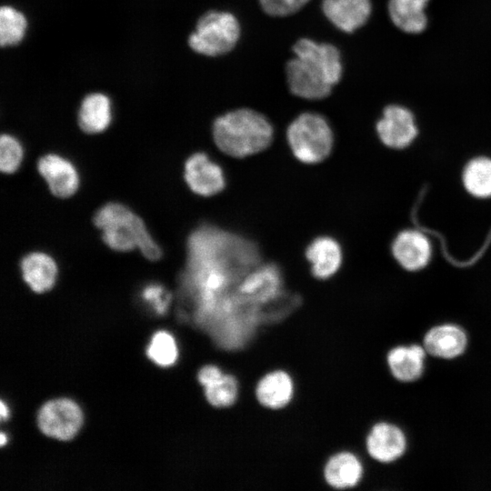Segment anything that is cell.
<instances>
[{
  "instance_id": "obj_1",
  "label": "cell",
  "mask_w": 491,
  "mask_h": 491,
  "mask_svg": "<svg viewBox=\"0 0 491 491\" xmlns=\"http://www.w3.org/2000/svg\"><path fill=\"white\" fill-rule=\"evenodd\" d=\"M259 262L256 246L211 225L195 230L187 242V263L182 283L194 298L201 320Z\"/></svg>"
},
{
  "instance_id": "obj_2",
  "label": "cell",
  "mask_w": 491,
  "mask_h": 491,
  "mask_svg": "<svg viewBox=\"0 0 491 491\" xmlns=\"http://www.w3.org/2000/svg\"><path fill=\"white\" fill-rule=\"evenodd\" d=\"M215 144L225 154L242 158L269 146L274 129L268 119L253 109L238 108L218 116L213 123Z\"/></svg>"
},
{
  "instance_id": "obj_3",
  "label": "cell",
  "mask_w": 491,
  "mask_h": 491,
  "mask_svg": "<svg viewBox=\"0 0 491 491\" xmlns=\"http://www.w3.org/2000/svg\"><path fill=\"white\" fill-rule=\"evenodd\" d=\"M94 223L102 231L104 243L118 252L139 248L148 260L161 258L162 250L152 238L143 220L125 205L110 202L95 214Z\"/></svg>"
},
{
  "instance_id": "obj_4",
  "label": "cell",
  "mask_w": 491,
  "mask_h": 491,
  "mask_svg": "<svg viewBox=\"0 0 491 491\" xmlns=\"http://www.w3.org/2000/svg\"><path fill=\"white\" fill-rule=\"evenodd\" d=\"M286 138L294 155L306 164H316L326 159L334 145L328 122L313 112L296 117L287 127Z\"/></svg>"
},
{
  "instance_id": "obj_5",
  "label": "cell",
  "mask_w": 491,
  "mask_h": 491,
  "mask_svg": "<svg viewBox=\"0 0 491 491\" xmlns=\"http://www.w3.org/2000/svg\"><path fill=\"white\" fill-rule=\"evenodd\" d=\"M240 24L230 12L209 11L197 21L188 45L195 53L218 56L229 53L240 37Z\"/></svg>"
},
{
  "instance_id": "obj_6",
  "label": "cell",
  "mask_w": 491,
  "mask_h": 491,
  "mask_svg": "<svg viewBox=\"0 0 491 491\" xmlns=\"http://www.w3.org/2000/svg\"><path fill=\"white\" fill-rule=\"evenodd\" d=\"M295 56L302 60L325 82L334 86L343 74L339 50L328 43H317L308 38L298 39L293 45Z\"/></svg>"
},
{
  "instance_id": "obj_7",
  "label": "cell",
  "mask_w": 491,
  "mask_h": 491,
  "mask_svg": "<svg viewBox=\"0 0 491 491\" xmlns=\"http://www.w3.org/2000/svg\"><path fill=\"white\" fill-rule=\"evenodd\" d=\"M83 415L78 406L69 399H55L39 410L37 423L45 436L59 439L73 438L81 427Z\"/></svg>"
},
{
  "instance_id": "obj_8",
  "label": "cell",
  "mask_w": 491,
  "mask_h": 491,
  "mask_svg": "<svg viewBox=\"0 0 491 491\" xmlns=\"http://www.w3.org/2000/svg\"><path fill=\"white\" fill-rule=\"evenodd\" d=\"M376 129L380 141L388 148L402 150L410 146L418 135L413 113L398 105L386 106Z\"/></svg>"
},
{
  "instance_id": "obj_9",
  "label": "cell",
  "mask_w": 491,
  "mask_h": 491,
  "mask_svg": "<svg viewBox=\"0 0 491 491\" xmlns=\"http://www.w3.org/2000/svg\"><path fill=\"white\" fill-rule=\"evenodd\" d=\"M366 455L378 464H391L406 452L407 441L403 430L390 422L374 423L365 437Z\"/></svg>"
},
{
  "instance_id": "obj_10",
  "label": "cell",
  "mask_w": 491,
  "mask_h": 491,
  "mask_svg": "<svg viewBox=\"0 0 491 491\" xmlns=\"http://www.w3.org/2000/svg\"><path fill=\"white\" fill-rule=\"evenodd\" d=\"M366 475L362 456L351 450H341L331 455L323 467L326 484L333 491L355 490Z\"/></svg>"
},
{
  "instance_id": "obj_11",
  "label": "cell",
  "mask_w": 491,
  "mask_h": 491,
  "mask_svg": "<svg viewBox=\"0 0 491 491\" xmlns=\"http://www.w3.org/2000/svg\"><path fill=\"white\" fill-rule=\"evenodd\" d=\"M391 251L396 263L408 272L423 270L433 256L429 237L416 228L401 230L392 242Z\"/></svg>"
},
{
  "instance_id": "obj_12",
  "label": "cell",
  "mask_w": 491,
  "mask_h": 491,
  "mask_svg": "<svg viewBox=\"0 0 491 491\" xmlns=\"http://www.w3.org/2000/svg\"><path fill=\"white\" fill-rule=\"evenodd\" d=\"M184 177L189 188L196 195L211 196L220 193L225 185L221 166L205 153L197 152L185 163Z\"/></svg>"
},
{
  "instance_id": "obj_13",
  "label": "cell",
  "mask_w": 491,
  "mask_h": 491,
  "mask_svg": "<svg viewBox=\"0 0 491 491\" xmlns=\"http://www.w3.org/2000/svg\"><path fill=\"white\" fill-rule=\"evenodd\" d=\"M296 384L291 374L282 368L263 375L256 384L255 396L260 406L270 410H282L294 399Z\"/></svg>"
},
{
  "instance_id": "obj_14",
  "label": "cell",
  "mask_w": 491,
  "mask_h": 491,
  "mask_svg": "<svg viewBox=\"0 0 491 491\" xmlns=\"http://www.w3.org/2000/svg\"><path fill=\"white\" fill-rule=\"evenodd\" d=\"M37 170L45 179L50 192L60 198L73 195L79 187V174L72 162L56 154L39 158Z\"/></svg>"
},
{
  "instance_id": "obj_15",
  "label": "cell",
  "mask_w": 491,
  "mask_h": 491,
  "mask_svg": "<svg viewBox=\"0 0 491 491\" xmlns=\"http://www.w3.org/2000/svg\"><path fill=\"white\" fill-rule=\"evenodd\" d=\"M423 346L428 355L436 358L451 360L466 351L467 336L457 325L441 324L426 333Z\"/></svg>"
},
{
  "instance_id": "obj_16",
  "label": "cell",
  "mask_w": 491,
  "mask_h": 491,
  "mask_svg": "<svg viewBox=\"0 0 491 491\" xmlns=\"http://www.w3.org/2000/svg\"><path fill=\"white\" fill-rule=\"evenodd\" d=\"M285 72L289 91L296 96L307 100H320L327 97L332 92L333 86L296 56L287 61Z\"/></svg>"
},
{
  "instance_id": "obj_17",
  "label": "cell",
  "mask_w": 491,
  "mask_h": 491,
  "mask_svg": "<svg viewBox=\"0 0 491 491\" xmlns=\"http://www.w3.org/2000/svg\"><path fill=\"white\" fill-rule=\"evenodd\" d=\"M321 8L329 22L346 33L363 26L372 10L370 0H323Z\"/></svg>"
},
{
  "instance_id": "obj_18",
  "label": "cell",
  "mask_w": 491,
  "mask_h": 491,
  "mask_svg": "<svg viewBox=\"0 0 491 491\" xmlns=\"http://www.w3.org/2000/svg\"><path fill=\"white\" fill-rule=\"evenodd\" d=\"M426 354L420 345L396 346L387 352L386 366L396 380L415 382L423 375Z\"/></svg>"
},
{
  "instance_id": "obj_19",
  "label": "cell",
  "mask_w": 491,
  "mask_h": 491,
  "mask_svg": "<svg viewBox=\"0 0 491 491\" xmlns=\"http://www.w3.org/2000/svg\"><path fill=\"white\" fill-rule=\"evenodd\" d=\"M311 273L318 280H327L339 270L342 264L340 245L330 236L313 240L306 250Z\"/></svg>"
},
{
  "instance_id": "obj_20",
  "label": "cell",
  "mask_w": 491,
  "mask_h": 491,
  "mask_svg": "<svg viewBox=\"0 0 491 491\" xmlns=\"http://www.w3.org/2000/svg\"><path fill=\"white\" fill-rule=\"evenodd\" d=\"M23 279L36 293L50 290L58 273L55 259L45 252L35 251L25 255L20 263Z\"/></svg>"
},
{
  "instance_id": "obj_21",
  "label": "cell",
  "mask_w": 491,
  "mask_h": 491,
  "mask_svg": "<svg viewBox=\"0 0 491 491\" xmlns=\"http://www.w3.org/2000/svg\"><path fill=\"white\" fill-rule=\"evenodd\" d=\"M112 120L111 103L102 93H92L85 96L78 111L77 122L86 134L105 131Z\"/></svg>"
},
{
  "instance_id": "obj_22",
  "label": "cell",
  "mask_w": 491,
  "mask_h": 491,
  "mask_svg": "<svg viewBox=\"0 0 491 491\" xmlns=\"http://www.w3.org/2000/svg\"><path fill=\"white\" fill-rule=\"evenodd\" d=\"M461 180L466 192L473 198L491 199V157L471 158L462 170Z\"/></svg>"
},
{
  "instance_id": "obj_23",
  "label": "cell",
  "mask_w": 491,
  "mask_h": 491,
  "mask_svg": "<svg viewBox=\"0 0 491 491\" xmlns=\"http://www.w3.org/2000/svg\"><path fill=\"white\" fill-rule=\"evenodd\" d=\"M429 0H389L388 13L394 25L409 34L425 30L427 18L425 7Z\"/></svg>"
},
{
  "instance_id": "obj_24",
  "label": "cell",
  "mask_w": 491,
  "mask_h": 491,
  "mask_svg": "<svg viewBox=\"0 0 491 491\" xmlns=\"http://www.w3.org/2000/svg\"><path fill=\"white\" fill-rule=\"evenodd\" d=\"M203 395L210 406L217 409L229 408L239 398V380L233 374L225 372L218 381L204 388Z\"/></svg>"
},
{
  "instance_id": "obj_25",
  "label": "cell",
  "mask_w": 491,
  "mask_h": 491,
  "mask_svg": "<svg viewBox=\"0 0 491 491\" xmlns=\"http://www.w3.org/2000/svg\"><path fill=\"white\" fill-rule=\"evenodd\" d=\"M25 15L10 5L0 8V45H14L21 42L26 29Z\"/></svg>"
},
{
  "instance_id": "obj_26",
  "label": "cell",
  "mask_w": 491,
  "mask_h": 491,
  "mask_svg": "<svg viewBox=\"0 0 491 491\" xmlns=\"http://www.w3.org/2000/svg\"><path fill=\"white\" fill-rule=\"evenodd\" d=\"M147 355L159 366H168L173 365L178 356L174 337L166 332L156 333L151 340Z\"/></svg>"
},
{
  "instance_id": "obj_27",
  "label": "cell",
  "mask_w": 491,
  "mask_h": 491,
  "mask_svg": "<svg viewBox=\"0 0 491 491\" xmlns=\"http://www.w3.org/2000/svg\"><path fill=\"white\" fill-rule=\"evenodd\" d=\"M24 157L21 143L9 134H3L0 139V169L12 174L20 167Z\"/></svg>"
},
{
  "instance_id": "obj_28",
  "label": "cell",
  "mask_w": 491,
  "mask_h": 491,
  "mask_svg": "<svg viewBox=\"0 0 491 491\" xmlns=\"http://www.w3.org/2000/svg\"><path fill=\"white\" fill-rule=\"evenodd\" d=\"M310 0H259L262 10L271 16L282 17L299 11Z\"/></svg>"
},
{
  "instance_id": "obj_29",
  "label": "cell",
  "mask_w": 491,
  "mask_h": 491,
  "mask_svg": "<svg viewBox=\"0 0 491 491\" xmlns=\"http://www.w3.org/2000/svg\"><path fill=\"white\" fill-rule=\"evenodd\" d=\"M142 297L152 305L158 314H163L170 302V295L165 288L157 284H150L142 291Z\"/></svg>"
},
{
  "instance_id": "obj_30",
  "label": "cell",
  "mask_w": 491,
  "mask_h": 491,
  "mask_svg": "<svg viewBox=\"0 0 491 491\" xmlns=\"http://www.w3.org/2000/svg\"><path fill=\"white\" fill-rule=\"evenodd\" d=\"M225 372L215 363L204 365L197 372V382L202 389L218 381Z\"/></svg>"
},
{
  "instance_id": "obj_31",
  "label": "cell",
  "mask_w": 491,
  "mask_h": 491,
  "mask_svg": "<svg viewBox=\"0 0 491 491\" xmlns=\"http://www.w3.org/2000/svg\"><path fill=\"white\" fill-rule=\"evenodd\" d=\"M0 415H1L2 419L6 418L8 415L7 408L5 407L3 402H1L0 404Z\"/></svg>"
},
{
  "instance_id": "obj_32",
  "label": "cell",
  "mask_w": 491,
  "mask_h": 491,
  "mask_svg": "<svg viewBox=\"0 0 491 491\" xmlns=\"http://www.w3.org/2000/svg\"><path fill=\"white\" fill-rule=\"evenodd\" d=\"M5 443V436L4 433H1V435H0V444H1V446H4Z\"/></svg>"
}]
</instances>
